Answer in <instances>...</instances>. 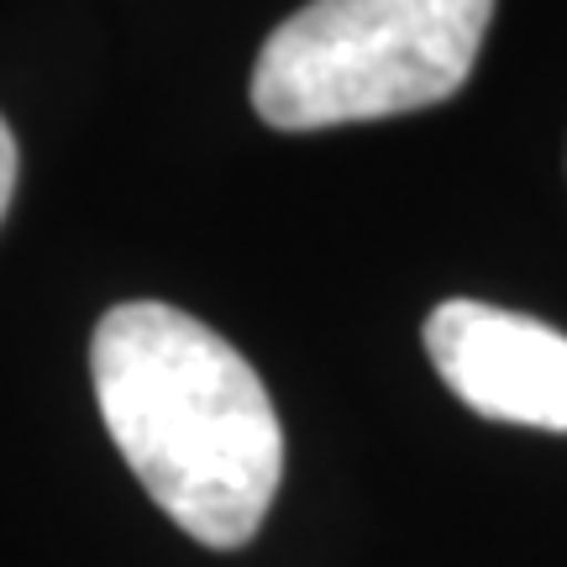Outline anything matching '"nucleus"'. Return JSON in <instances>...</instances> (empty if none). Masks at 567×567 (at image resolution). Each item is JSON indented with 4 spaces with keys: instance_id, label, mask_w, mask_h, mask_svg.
Returning <instances> with one entry per match:
<instances>
[{
    "instance_id": "f257e3e1",
    "label": "nucleus",
    "mask_w": 567,
    "mask_h": 567,
    "mask_svg": "<svg viewBox=\"0 0 567 567\" xmlns=\"http://www.w3.org/2000/svg\"><path fill=\"white\" fill-rule=\"evenodd\" d=\"M101 421L153 505L205 547H247L284 478V425L237 347L174 305L105 310L90 342Z\"/></svg>"
},
{
    "instance_id": "f03ea898",
    "label": "nucleus",
    "mask_w": 567,
    "mask_h": 567,
    "mask_svg": "<svg viewBox=\"0 0 567 567\" xmlns=\"http://www.w3.org/2000/svg\"><path fill=\"white\" fill-rule=\"evenodd\" d=\"M494 0H310L268 32L252 111L279 132L442 105L478 63Z\"/></svg>"
},
{
    "instance_id": "7ed1b4c3",
    "label": "nucleus",
    "mask_w": 567,
    "mask_h": 567,
    "mask_svg": "<svg viewBox=\"0 0 567 567\" xmlns=\"http://www.w3.org/2000/svg\"><path fill=\"white\" fill-rule=\"evenodd\" d=\"M425 358L442 384L488 421L567 431V337L484 300L425 316Z\"/></svg>"
},
{
    "instance_id": "20e7f679",
    "label": "nucleus",
    "mask_w": 567,
    "mask_h": 567,
    "mask_svg": "<svg viewBox=\"0 0 567 567\" xmlns=\"http://www.w3.org/2000/svg\"><path fill=\"white\" fill-rule=\"evenodd\" d=\"M11 195H17V137H11V126L0 116V221L11 210Z\"/></svg>"
}]
</instances>
